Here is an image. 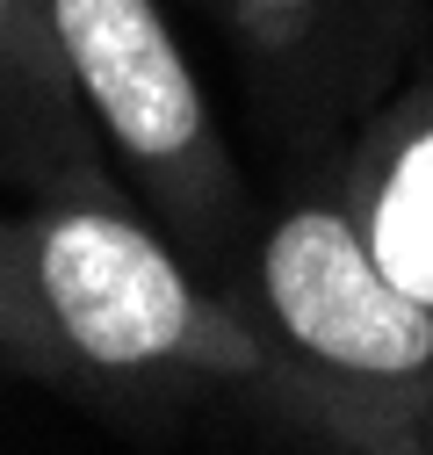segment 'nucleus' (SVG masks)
<instances>
[{
    "label": "nucleus",
    "mask_w": 433,
    "mask_h": 455,
    "mask_svg": "<svg viewBox=\"0 0 433 455\" xmlns=\"http://www.w3.org/2000/svg\"><path fill=\"white\" fill-rule=\"evenodd\" d=\"M260 282L303 355L354 376H419L433 362V304L383 275L368 232L340 210H296L260 253Z\"/></svg>",
    "instance_id": "obj_1"
},
{
    "label": "nucleus",
    "mask_w": 433,
    "mask_h": 455,
    "mask_svg": "<svg viewBox=\"0 0 433 455\" xmlns=\"http://www.w3.org/2000/svg\"><path fill=\"white\" fill-rule=\"evenodd\" d=\"M260 8H303V0H260Z\"/></svg>",
    "instance_id": "obj_5"
},
{
    "label": "nucleus",
    "mask_w": 433,
    "mask_h": 455,
    "mask_svg": "<svg viewBox=\"0 0 433 455\" xmlns=\"http://www.w3.org/2000/svg\"><path fill=\"white\" fill-rule=\"evenodd\" d=\"M0 29H8V0H0Z\"/></svg>",
    "instance_id": "obj_6"
},
{
    "label": "nucleus",
    "mask_w": 433,
    "mask_h": 455,
    "mask_svg": "<svg viewBox=\"0 0 433 455\" xmlns=\"http://www.w3.org/2000/svg\"><path fill=\"white\" fill-rule=\"evenodd\" d=\"M368 253L383 260L398 290L433 304V131H419L398 159L368 210Z\"/></svg>",
    "instance_id": "obj_4"
},
{
    "label": "nucleus",
    "mask_w": 433,
    "mask_h": 455,
    "mask_svg": "<svg viewBox=\"0 0 433 455\" xmlns=\"http://www.w3.org/2000/svg\"><path fill=\"white\" fill-rule=\"evenodd\" d=\"M51 29L123 152L145 166H181L202 145V94L152 0H51Z\"/></svg>",
    "instance_id": "obj_3"
},
{
    "label": "nucleus",
    "mask_w": 433,
    "mask_h": 455,
    "mask_svg": "<svg viewBox=\"0 0 433 455\" xmlns=\"http://www.w3.org/2000/svg\"><path fill=\"white\" fill-rule=\"evenodd\" d=\"M43 304L101 369H152L202 339V311L174 253L108 210H66L36 246Z\"/></svg>",
    "instance_id": "obj_2"
}]
</instances>
